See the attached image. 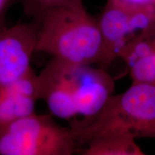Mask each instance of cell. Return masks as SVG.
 <instances>
[{"instance_id":"52a82bcc","label":"cell","mask_w":155,"mask_h":155,"mask_svg":"<svg viewBox=\"0 0 155 155\" xmlns=\"http://www.w3.org/2000/svg\"><path fill=\"white\" fill-rule=\"evenodd\" d=\"M38 101V74L32 69L0 89V125L35 113Z\"/></svg>"},{"instance_id":"8992f818","label":"cell","mask_w":155,"mask_h":155,"mask_svg":"<svg viewBox=\"0 0 155 155\" xmlns=\"http://www.w3.org/2000/svg\"><path fill=\"white\" fill-rule=\"evenodd\" d=\"M39 22L19 23L0 30V89L21 78L32 70L36 52Z\"/></svg>"},{"instance_id":"4fadbf2b","label":"cell","mask_w":155,"mask_h":155,"mask_svg":"<svg viewBox=\"0 0 155 155\" xmlns=\"http://www.w3.org/2000/svg\"><path fill=\"white\" fill-rule=\"evenodd\" d=\"M154 6H155V4H154Z\"/></svg>"},{"instance_id":"ba28073f","label":"cell","mask_w":155,"mask_h":155,"mask_svg":"<svg viewBox=\"0 0 155 155\" xmlns=\"http://www.w3.org/2000/svg\"><path fill=\"white\" fill-rule=\"evenodd\" d=\"M132 83L155 86V23L136 37L122 51Z\"/></svg>"},{"instance_id":"6da1fadb","label":"cell","mask_w":155,"mask_h":155,"mask_svg":"<svg viewBox=\"0 0 155 155\" xmlns=\"http://www.w3.org/2000/svg\"><path fill=\"white\" fill-rule=\"evenodd\" d=\"M39 100L53 117L83 129L98 115L114 94L115 82L107 70L51 57L38 74Z\"/></svg>"},{"instance_id":"30bf717a","label":"cell","mask_w":155,"mask_h":155,"mask_svg":"<svg viewBox=\"0 0 155 155\" xmlns=\"http://www.w3.org/2000/svg\"><path fill=\"white\" fill-rule=\"evenodd\" d=\"M22 5L25 14L38 21L50 9L81 0H17Z\"/></svg>"},{"instance_id":"8fae6325","label":"cell","mask_w":155,"mask_h":155,"mask_svg":"<svg viewBox=\"0 0 155 155\" xmlns=\"http://www.w3.org/2000/svg\"><path fill=\"white\" fill-rule=\"evenodd\" d=\"M126 7L132 8H144L154 6L155 0H111Z\"/></svg>"},{"instance_id":"9c48e42d","label":"cell","mask_w":155,"mask_h":155,"mask_svg":"<svg viewBox=\"0 0 155 155\" xmlns=\"http://www.w3.org/2000/svg\"><path fill=\"white\" fill-rule=\"evenodd\" d=\"M135 138L124 134H109L91 139L85 148L79 150L83 155H143L145 153L136 143ZM84 145V146H85Z\"/></svg>"},{"instance_id":"3957f363","label":"cell","mask_w":155,"mask_h":155,"mask_svg":"<svg viewBox=\"0 0 155 155\" xmlns=\"http://www.w3.org/2000/svg\"><path fill=\"white\" fill-rule=\"evenodd\" d=\"M72 132L79 147L109 134L155 139V86L132 83L125 91L112 95L94 121Z\"/></svg>"},{"instance_id":"5b68a950","label":"cell","mask_w":155,"mask_h":155,"mask_svg":"<svg viewBox=\"0 0 155 155\" xmlns=\"http://www.w3.org/2000/svg\"><path fill=\"white\" fill-rule=\"evenodd\" d=\"M97 22L104 48L99 67L108 70L136 37L155 23V6L132 8L107 0Z\"/></svg>"},{"instance_id":"277c9868","label":"cell","mask_w":155,"mask_h":155,"mask_svg":"<svg viewBox=\"0 0 155 155\" xmlns=\"http://www.w3.org/2000/svg\"><path fill=\"white\" fill-rule=\"evenodd\" d=\"M79 146L68 127L50 113H35L0 125V155H71Z\"/></svg>"},{"instance_id":"7c38bea8","label":"cell","mask_w":155,"mask_h":155,"mask_svg":"<svg viewBox=\"0 0 155 155\" xmlns=\"http://www.w3.org/2000/svg\"><path fill=\"white\" fill-rule=\"evenodd\" d=\"M13 0H0V30L5 28L7 12Z\"/></svg>"},{"instance_id":"7a4b0ae2","label":"cell","mask_w":155,"mask_h":155,"mask_svg":"<svg viewBox=\"0 0 155 155\" xmlns=\"http://www.w3.org/2000/svg\"><path fill=\"white\" fill-rule=\"evenodd\" d=\"M38 22L36 52L69 63L101 65V35L97 19L86 11L83 0L50 9Z\"/></svg>"}]
</instances>
